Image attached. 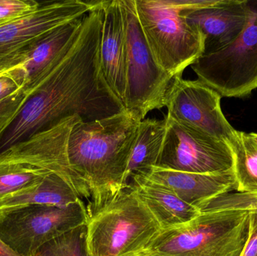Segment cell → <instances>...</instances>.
<instances>
[{"instance_id":"cell-11","label":"cell","mask_w":257,"mask_h":256,"mask_svg":"<svg viewBox=\"0 0 257 256\" xmlns=\"http://www.w3.org/2000/svg\"><path fill=\"white\" fill-rule=\"evenodd\" d=\"M222 96L199 80L178 78L168 97L166 117L229 143L237 130L225 117Z\"/></svg>"},{"instance_id":"cell-23","label":"cell","mask_w":257,"mask_h":256,"mask_svg":"<svg viewBox=\"0 0 257 256\" xmlns=\"http://www.w3.org/2000/svg\"><path fill=\"white\" fill-rule=\"evenodd\" d=\"M40 4L35 0H0V27L33 13Z\"/></svg>"},{"instance_id":"cell-26","label":"cell","mask_w":257,"mask_h":256,"mask_svg":"<svg viewBox=\"0 0 257 256\" xmlns=\"http://www.w3.org/2000/svg\"><path fill=\"white\" fill-rule=\"evenodd\" d=\"M19 90V87L12 78L0 74V101L9 97Z\"/></svg>"},{"instance_id":"cell-16","label":"cell","mask_w":257,"mask_h":256,"mask_svg":"<svg viewBox=\"0 0 257 256\" xmlns=\"http://www.w3.org/2000/svg\"><path fill=\"white\" fill-rule=\"evenodd\" d=\"M128 186L155 218L162 231L182 226L201 213L197 207L183 201L169 188L140 176L133 177Z\"/></svg>"},{"instance_id":"cell-4","label":"cell","mask_w":257,"mask_h":256,"mask_svg":"<svg viewBox=\"0 0 257 256\" xmlns=\"http://www.w3.org/2000/svg\"><path fill=\"white\" fill-rule=\"evenodd\" d=\"M87 213L89 256H138L162 232L155 218L128 186Z\"/></svg>"},{"instance_id":"cell-29","label":"cell","mask_w":257,"mask_h":256,"mask_svg":"<svg viewBox=\"0 0 257 256\" xmlns=\"http://www.w3.org/2000/svg\"><path fill=\"white\" fill-rule=\"evenodd\" d=\"M138 256H153V255H145V254H142V255H139Z\"/></svg>"},{"instance_id":"cell-5","label":"cell","mask_w":257,"mask_h":256,"mask_svg":"<svg viewBox=\"0 0 257 256\" xmlns=\"http://www.w3.org/2000/svg\"><path fill=\"white\" fill-rule=\"evenodd\" d=\"M250 231L251 213L247 210L202 212L182 226L162 231L142 254L242 256Z\"/></svg>"},{"instance_id":"cell-17","label":"cell","mask_w":257,"mask_h":256,"mask_svg":"<svg viewBox=\"0 0 257 256\" xmlns=\"http://www.w3.org/2000/svg\"><path fill=\"white\" fill-rule=\"evenodd\" d=\"M166 132V118L145 119L140 122L123 178L125 188L133 177L157 166Z\"/></svg>"},{"instance_id":"cell-1","label":"cell","mask_w":257,"mask_h":256,"mask_svg":"<svg viewBox=\"0 0 257 256\" xmlns=\"http://www.w3.org/2000/svg\"><path fill=\"white\" fill-rule=\"evenodd\" d=\"M102 3L84 15L69 48L26 93L15 114L0 123V155L69 117L78 116L88 123L124 111L101 69Z\"/></svg>"},{"instance_id":"cell-13","label":"cell","mask_w":257,"mask_h":256,"mask_svg":"<svg viewBox=\"0 0 257 256\" xmlns=\"http://www.w3.org/2000/svg\"><path fill=\"white\" fill-rule=\"evenodd\" d=\"M183 15L205 38L203 54L216 52L236 39L247 18V0H218L214 6L187 9Z\"/></svg>"},{"instance_id":"cell-3","label":"cell","mask_w":257,"mask_h":256,"mask_svg":"<svg viewBox=\"0 0 257 256\" xmlns=\"http://www.w3.org/2000/svg\"><path fill=\"white\" fill-rule=\"evenodd\" d=\"M218 0H135L148 46L159 66L175 78L191 66L205 50L203 35L183 12L214 6Z\"/></svg>"},{"instance_id":"cell-12","label":"cell","mask_w":257,"mask_h":256,"mask_svg":"<svg viewBox=\"0 0 257 256\" xmlns=\"http://www.w3.org/2000/svg\"><path fill=\"white\" fill-rule=\"evenodd\" d=\"M84 17L54 29L23 50L0 74L12 78L26 94L73 42L82 26Z\"/></svg>"},{"instance_id":"cell-25","label":"cell","mask_w":257,"mask_h":256,"mask_svg":"<svg viewBox=\"0 0 257 256\" xmlns=\"http://www.w3.org/2000/svg\"><path fill=\"white\" fill-rule=\"evenodd\" d=\"M242 256H257V215L254 213H251L250 237Z\"/></svg>"},{"instance_id":"cell-2","label":"cell","mask_w":257,"mask_h":256,"mask_svg":"<svg viewBox=\"0 0 257 256\" xmlns=\"http://www.w3.org/2000/svg\"><path fill=\"white\" fill-rule=\"evenodd\" d=\"M141 121L125 109L102 120H81L72 127L66 148L68 184L88 200L87 210L125 189L123 178Z\"/></svg>"},{"instance_id":"cell-7","label":"cell","mask_w":257,"mask_h":256,"mask_svg":"<svg viewBox=\"0 0 257 256\" xmlns=\"http://www.w3.org/2000/svg\"><path fill=\"white\" fill-rule=\"evenodd\" d=\"M248 18L239 36L191 66L198 80L222 97H247L257 89V0H247Z\"/></svg>"},{"instance_id":"cell-9","label":"cell","mask_w":257,"mask_h":256,"mask_svg":"<svg viewBox=\"0 0 257 256\" xmlns=\"http://www.w3.org/2000/svg\"><path fill=\"white\" fill-rule=\"evenodd\" d=\"M166 132L157 168L196 174L224 172L233 168L226 141L166 117Z\"/></svg>"},{"instance_id":"cell-10","label":"cell","mask_w":257,"mask_h":256,"mask_svg":"<svg viewBox=\"0 0 257 256\" xmlns=\"http://www.w3.org/2000/svg\"><path fill=\"white\" fill-rule=\"evenodd\" d=\"M102 1L41 2L36 12L0 27V73L23 50L54 29L82 18Z\"/></svg>"},{"instance_id":"cell-14","label":"cell","mask_w":257,"mask_h":256,"mask_svg":"<svg viewBox=\"0 0 257 256\" xmlns=\"http://www.w3.org/2000/svg\"><path fill=\"white\" fill-rule=\"evenodd\" d=\"M99 59L104 78L123 103L126 92V44L119 0H103ZM124 106V105H123Z\"/></svg>"},{"instance_id":"cell-15","label":"cell","mask_w":257,"mask_h":256,"mask_svg":"<svg viewBox=\"0 0 257 256\" xmlns=\"http://www.w3.org/2000/svg\"><path fill=\"white\" fill-rule=\"evenodd\" d=\"M138 176L169 188L183 201L196 207L202 201L235 192L236 189L233 169L196 174L154 167Z\"/></svg>"},{"instance_id":"cell-24","label":"cell","mask_w":257,"mask_h":256,"mask_svg":"<svg viewBox=\"0 0 257 256\" xmlns=\"http://www.w3.org/2000/svg\"><path fill=\"white\" fill-rule=\"evenodd\" d=\"M24 98L25 93L20 89L16 93L0 101V123L6 121L15 114Z\"/></svg>"},{"instance_id":"cell-20","label":"cell","mask_w":257,"mask_h":256,"mask_svg":"<svg viewBox=\"0 0 257 256\" xmlns=\"http://www.w3.org/2000/svg\"><path fill=\"white\" fill-rule=\"evenodd\" d=\"M49 173L22 164L0 165V200L36 186Z\"/></svg>"},{"instance_id":"cell-6","label":"cell","mask_w":257,"mask_h":256,"mask_svg":"<svg viewBox=\"0 0 257 256\" xmlns=\"http://www.w3.org/2000/svg\"><path fill=\"white\" fill-rule=\"evenodd\" d=\"M126 44L125 109L141 120L150 111L166 107L174 83L178 78L165 72L148 46L136 13L135 0H119Z\"/></svg>"},{"instance_id":"cell-27","label":"cell","mask_w":257,"mask_h":256,"mask_svg":"<svg viewBox=\"0 0 257 256\" xmlns=\"http://www.w3.org/2000/svg\"><path fill=\"white\" fill-rule=\"evenodd\" d=\"M0 256H23L15 252L7 243L0 238Z\"/></svg>"},{"instance_id":"cell-8","label":"cell","mask_w":257,"mask_h":256,"mask_svg":"<svg viewBox=\"0 0 257 256\" xmlns=\"http://www.w3.org/2000/svg\"><path fill=\"white\" fill-rule=\"evenodd\" d=\"M83 199L66 207L29 205L0 211V238L23 256H32L47 242L85 225Z\"/></svg>"},{"instance_id":"cell-19","label":"cell","mask_w":257,"mask_h":256,"mask_svg":"<svg viewBox=\"0 0 257 256\" xmlns=\"http://www.w3.org/2000/svg\"><path fill=\"white\" fill-rule=\"evenodd\" d=\"M237 192L257 193V142L250 133L237 131L230 142Z\"/></svg>"},{"instance_id":"cell-22","label":"cell","mask_w":257,"mask_h":256,"mask_svg":"<svg viewBox=\"0 0 257 256\" xmlns=\"http://www.w3.org/2000/svg\"><path fill=\"white\" fill-rule=\"evenodd\" d=\"M196 207L201 213L213 210H241L257 215V193L230 192L202 201Z\"/></svg>"},{"instance_id":"cell-21","label":"cell","mask_w":257,"mask_h":256,"mask_svg":"<svg viewBox=\"0 0 257 256\" xmlns=\"http://www.w3.org/2000/svg\"><path fill=\"white\" fill-rule=\"evenodd\" d=\"M32 256H89L86 242V225L47 242Z\"/></svg>"},{"instance_id":"cell-18","label":"cell","mask_w":257,"mask_h":256,"mask_svg":"<svg viewBox=\"0 0 257 256\" xmlns=\"http://www.w3.org/2000/svg\"><path fill=\"white\" fill-rule=\"evenodd\" d=\"M80 199L82 198L63 179L50 172L36 186L0 200V211L29 205L66 207Z\"/></svg>"},{"instance_id":"cell-28","label":"cell","mask_w":257,"mask_h":256,"mask_svg":"<svg viewBox=\"0 0 257 256\" xmlns=\"http://www.w3.org/2000/svg\"><path fill=\"white\" fill-rule=\"evenodd\" d=\"M250 134L251 135V136L254 138L255 141H256L257 142V133H255V132H251V133Z\"/></svg>"}]
</instances>
